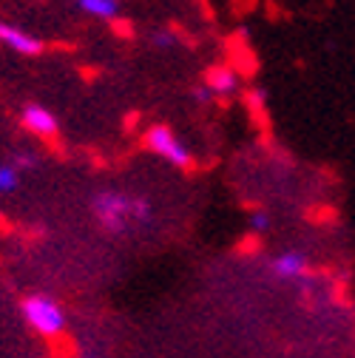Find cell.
<instances>
[{"mask_svg": "<svg viewBox=\"0 0 355 358\" xmlns=\"http://www.w3.org/2000/svg\"><path fill=\"white\" fill-rule=\"evenodd\" d=\"M92 213L97 225L111 236H125L131 228L145 225L154 216V208L145 196H131L122 191H97L92 199Z\"/></svg>", "mask_w": 355, "mask_h": 358, "instance_id": "1", "label": "cell"}, {"mask_svg": "<svg viewBox=\"0 0 355 358\" xmlns=\"http://www.w3.org/2000/svg\"><path fill=\"white\" fill-rule=\"evenodd\" d=\"M20 313L40 338H57L66 330V310L49 296H26Z\"/></svg>", "mask_w": 355, "mask_h": 358, "instance_id": "2", "label": "cell"}, {"mask_svg": "<svg viewBox=\"0 0 355 358\" xmlns=\"http://www.w3.org/2000/svg\"><path fill=\"white\" fill-rule=\"evenodd\" d=\"M143 143H145V148H148L154 157L165 159V162L173 165V168H191V162H194L191 148H188L180 137H176V134H173L168 125H151V128L145 131Z\"/></svg>", "mask_w": 355, "mask_h": 358, "instance_id": "3", "label": "cell"}, {"mask_svg": "<svg viewBox=\"0 0 355 358\" xmlns=\"http://www.w3.org/2000/svg\"><path fill=\"white\" fill-rule=\"evenodd\" d=\"M20 122H23V128H26L29 134H34V137H43V140H52L55 134H57V128H60V122H57V117L52 114V108L40 106V103L23 106Z\"/></svg>", "mask_w": 355, "mask_h": 358, "instance_id": "4", "label": "cell"}, {"mask_svg": "<svg viewBox=\"0 0 355 358\" xmlns=\"http://www.w3.org/2000/svg\"><path fill=\"white\" fill-rule=\"evenodd\" d=\"M202 83L210 88V94L213 97H231L239 92V85H242V74L228 66V63H216L210 66L205 74H202Z\"/></svg>", "mask_w": 355, "mask_h": 358, "instance_id": "5", "label": "cell"}, {"mask_svg": "<svg viewBox=\"0 0 355 358\" xmlns=\"http://www.w3.org/2000/svg\"><path fill=\"white\" fill-rule=\"evenodd\" d=\"M0 43H3L6 49L17 52V55H26V57H37L43 52L40 37H34V34L12 26V23H3V20H0Z\"/></svg>", "mask_w": 355, "mask_h": 358, "instance_id": "6", "label": "cell"}, {"mask_svg": "<svg viewBox=\"0 0 355 358\" xmlns=\"http://www.w3.org/2000/svg\"><path fill=\"white\" fill-rule=\"evenodd\" d=\"M270 271L284 282H298L307 276V256L298 250H284L270 262Z\"/></svg>", "mask_w": 355, "mask_h": 358, "instance_id": "7", "label": "cell"}, {"mask_svg": "<svg viewBox=\"0 0 355 358\" xmlns=\"http://www.w3.org/2000/svg\"><path fill=\"white\" fill-rule=\"evenodd\" d=\"M77 9L97 20H114L119 15V0H77Z\"/></svg>", "mask_w": 355, "mask_h": 358, "instance_id": "8", "label": "cell"}, {"mask_svg": "<svg viewBox=\"0 0 355 358\" xmlns=\"http://www.w3.org/2000/svg\"><path fill=\"white\" fill-rule=\"evenodd\" d=\"M23 171H17L12 162H0V196H12L20 188Z\"/></svg>", "mask_w": 355, "mask_h": 358, "instance_id": "9", "label": "cell"}, {"mask_svg": "<svg viewBox=\"0 0 355 358\" xmlns=\"http://www.w3.org/2000/svg\"><path fill=\"white\" fill-rule=\"evenodd\" d=\"M9 162H12L17 171H31V168H37V157H34L31 151H17Z\"/></svg>", "mask_w": 355, "mask_h": 358, "instance_id": "10", "label": "cell"}, {"mask_svg": "<svg viewBox=\"0 0 355 358\" xmlns=\"http://www.w3.org/2000/svg\"><path fill=\"white\" fill-rule=\"evenodd\" d=\"M250 228L256 231V234H264L270 228V216L264 213V210H253V216H250Z\"/></svg>", "mask_w": 355, "mask_h": 358, "instance_id": "11", "label": "cell"}, {"mask_svg": "<svg viewBox=\"0 0 355 358\" xmlns=\"http://www.w3.org/2000/svg\"><path fill=\"white\" fill-rule=\"evenodd\" d=\"M151 40H154V46H157V49H171L173 43H176V34H171V31H162V29H159V31H154V34H151Z\"/></svg>", "mask_w": 355, "mask_h": 358, "instance_id": "12", "label": "cell"}, {"mask_svg": "<svg viewBox=\"0 0 355 358\" xmlns=\"http://www.w3.org/2000/svg\"><path fill=\"white\" fill-rule=\"evenodd\" d=\"M191 97H194V103H199V106H208V103L213 100V94H210V88H208L205 83L194 88V92H191Z\"/></svg>", "mask_w": 355, "mask_h": 358, "instance_id": "13", "label": "cell"}, {"mask_svg": "<svg viewBox=\"0 0 355 358\" xmlns=\"http://www.w3.org/2000/svg\"><path fill=\"white\" fill-rule=\"evenodd\" d=\"M0 225H3V210H0Z\"/></svg>", "mask_w": 355, "mask_h": 358, "instance_id": "14", "label": "cell"}, {"mask_svg": "<svg viewBox=\"0 0 355 358\" xmlns=\"http://www.w3.org/2000/svg\"><path fill=\"white\" fill-rule=\"evenodd\" d=\"M77 358H94V355H77Z\"/></svg>", "mask_w": 355, "mask_h": 358, "instance_id": "15", "label": "cell"}]
</instances>
